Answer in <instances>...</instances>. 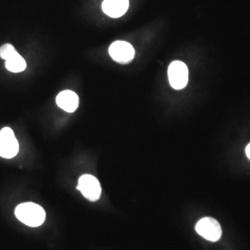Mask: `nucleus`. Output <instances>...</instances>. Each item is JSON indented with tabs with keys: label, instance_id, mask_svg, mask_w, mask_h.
I'll use <instances>...</instances> for the list:
<instances>
[{
	"label": "nucleus",
	"instance_id": "nucleus-1",
	"mask_svg": "<svg viewBox=\"0 0 250 250\" xmlns=\"http://www.w3.org/2000/svg\"><path fill=\"white\" fill-rule=\"evenodd\" d=\"M15 215L22 224L30 227H38L44 224L45 212L41 206L28 202L19 205L15 209Z\"/></svg>",
	"mask_w": 250,
	"mask_h": 250
},
{
	"label": "nucleus",
	"instance_id": "nucleus-2",
	"mask_svg": "<svg viewBox=\"0 0 250 250\" xmlns=\"http://www.w3.org/2000/svg\"><path fill=\"white\" fill-rule=\"evenodd\" d=\"M196 231L200 236L210 242L219 241L223 234L221 224L210 217H206L198 221Z\"/></svg>",
	"mask_w": 250,
	"mask_h": 250
},
{
	"label": "nucleus",
	"instance_id": "nucleus-3",
	"mask_svg": "<svg viewBox=\"0 0 250 250\" xmlns=\"http://www.w3.org/2000/svg\"><path fill=\"white\" fill-rule=\"evenodd\" d=\"M20 146L11 128L5 127L0 131V157L12 159L18 154Z\"/></svg>",
	"mask_w": 250,
	"mask_h": 250
},
{
	"label": "nucleus",
	"instance_id": "nucleus-4",
	"mask_svg": "<svg viewBox=\"0 0 250 250\" xmlns=\"http://www.w3.org/2000/svg\"><path fill=\"white\" fill-rule=\"evenodd\" d=\"M168 77L172 88L184 89L188 85V66L179 61L170 63L168 69Z\"/></svg>",
	"mask_w": 250,
	"mask_h": 250
},
{
	"label": "nucleus",
	"instance_id": "nucleus-5",
	"mask_svg": "<svg viewBox=\"0 0 250 250\" xmlns=\"http://www.w3.org/2000/svg\"><path fill=\"white\" fill-rule=\"evenodd\" d=\"M78 189L83 196L90 201H97L101 196V187L99 180L93 175H82L78 181Z\"/></svg>",
	"mask_w": 250,
	"mask_h": 250
},
{
	"label": "nucleus",
	"instance_id": "nucleus-6",
	"mask_svg": "<svg viewBox=\"0 0 250 250\" xmlns=\"http://www.w3.org/2000/svg\"><path fill=\"white\" fill-rule=\"evenodd\" d=\"M108 53L116 62L126 64L134 60V48L126 41H115L109 46Z\"/></svg>",
	"mask_w": 250,
	"mask_h": 250
},
{
	"label": "nucleus",
	"instance_id": "nucleus-7",
	"mask_svg": "<svg viewBox=\"0 0 250 250\" xmlns=\"http://www.w3.org/2000/svg\"><path fill=\"white\" fill-rule=\"evenodd\" d=\"M56 102L58 106L62 108L63 110L72 113L79 106V97L73 91L65 90L57 96Z\"/></svg>",
	"mask_w": 250,
	"mask_h": 250
},
{
	"label": "nucleus",
	"instance_id": "nucleus-8",
	"mask_svg": "<svg viewBox=\"0 0 250 250\" xmlns=\"http://www.w3.org/2000/svg\"><path fill=\"white\" fill-rule=\"evenodd\" d=\"M129 8V0H104L102 9L111 18L122 17Z\"/></svg>",
	"mask_w": 250,
	"mask_h": 250
},
{
	"label": "nucleus",
	"instance_id": "nucleus-9",
	"mask_svg": "<svg viewBox=\"0 0 250 250\" xmlns=\"http://www.w3.org/2000/svg\"><path fill=\"white\" fill-rule=\"evenodd\" d=\"M26 62L24 59L18 53L12 55L6 61V68L11 72H21L26 69Z\"/></svg>",
	"mask_w": 250,
	"mask_h": 250
},
{
	"label": "nucleus",
	"instance_id": "nucleus-10",
	"mask_svg": "<svg viewBox=\"0 0 250 250\" xmlns=\"http://www.w3.org/2000/svg\"><path fill=\"white\" fill-rule=\"evenodd\" d=\"M16 52H17L16 49L11 44H5L0 47V58L7 61Z\"/></svg>",
	"mask_w": 250,
	"mask_h": 250
},
{
	"label": "nucleus",
	"instance_id": "nucleus-11",
	"mask_svg": "<svg viewBox=\"0 0 250 250\" xmlns=\"http://www.w3.org/2000/svg\"><path fill=\"white\" fill-rule=\"evenodd\" d=\"M246 154H247L248 158L250 160V144L248 145V146H247V148H246Z\"/></svg>",
	"mask_w": 250,
	"mask_h": 250
}]
</instances>
